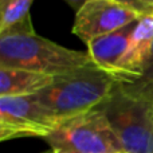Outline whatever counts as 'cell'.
Wrapping results in <instances>:
<instances>
[{
  "mask_svg": "<svg viewBox=\"0 0 153 153\" xmlns=\"http://www.w3.org/2000/svg\"><path fill=\"white\" fill-rule=\"evenodd\" d=\"M94 65L89 53L66 48L35 32L0 35V69L59 76Z\"/></svg>",
  "mask_w": 153,
  "mask_h": 153,
  "instance_id": "1",
  "label": "cell"
},
{
  "mask_svg": "<svg viewBox=\"0 0 153 153\" xmlns=\"http://www.w3.org/2000/svg\"><path fill=\"white\" fill-rule=\"evenodd\" d=\"M114 74L95 65L55 76L54 82L36 97L61 121L97 109L118 86Z\"/></svg>",
  "mask_w": 153,
  "mask_h": 153,
  "instance_id": "2",
  "label": "cell"
},
{
  "mask_svg": "<svg viewBox=\"0 0 153 153\" xmlns=\"http://www.w3.org/2000/svg\"><path fill=\"white\" fill-rule=\"evenodd\" d=\"M126 153H153V103L120 87L98 106Z\"/></svg>",
  "mask_w": 153,
  "mask_h": 153,
  "instance_id": "3",
  "label": "cell"
},
{
  "mask_svg": "<svg viewBox=\"0 0 153 153\" xmlns=\"http://www.w3.org/2000/svg\"><path fill=\"white\" fill-rule=\"evenodd\" d=\"M51 153H121L118 138L100 109L67 118L45 138Z\"/></svg>",
  "mask_w": 153,
  "mask_h": 153,
  "instance_id": "4",
  "label": "cell"
},
{
  "mask_svg": "<svg viewBox=\"0 0 153 153\" xmlns=\"http://www.w3.org/2000/svg\"><path fill=\"white\" fill-rule=\"evenodd\" d=\"M61 120L40 103L36 94L0 97V140L23 137L46 138L55 132Z\"/></svg>",
  "mask_w": 153,
  "mask_h": 153,
  "instance_id": "5",
  "label": "cell"
},
{
  "mask_svg": "<svg viewBox=\"0 0 153 153\" xmlns=\"http://www.w3.org/2000/svg\"><path fill=\"white\" fill-rule=\"evenodd\" d=\"M141 18L114 0H89L76 11L73 34L85 43L114 32Z\"/></svg>",
  "mask_w": 153,
  "mask_h": 153,
  "instance_id": "6",
  "label": "cell"
},
{
  "mask_svg": "<svg viewBox=\"0 0 153 153\" xmlns=\"http://www.w3.org/2000/svg\"><path fill=\"white\" fill-rule=\"evenodd\" d=\"M138 19L117 31L103 35L87 43V48H89L87 53L95 66L111 73L118 78L120 66L129 48Z\"/></svg>",
  "mask_w": 153,
  "mask_h": 153,
  "instance_id": "7",
  "label": "cell"
},
{
  "mask_svg": "<svg viewBox=\"0 0 153 153\" xmlns=\"http://www.w3.org/2000/svg\"><path fill=\"white\" fill-rule=\"evenodd\" d=\"M153 48V15L138 19L129 48L120 66L118 82L126 83L136 79L145 67Z\"/></svg>",
  "mask_w": 153,
  "mask_h": 153,
  "instance_id": "8",
  "label": "cell"
},
{
  "mask_svg": "<svg viewBox=\"0 0 153 153\" xmlns=\"http://www.w3.org/2000/svg\"><path fill=\"white\" fill-rule=\"evenodd\" d=\"M55 76L20 69H0V97L38 94L54 82Z\"/></svg>",
  "mask_w": 153,
  "mask_h": 153,
  "instance_id": "9",
  "label": "cell"
},
{
  "mask_svg": "<svg viewBox=\"0 0 153 153\" xmlns=\"http://www.w3.org/2000/svg\"><path fill=\"white\" fill-rule=\"evenodd\" d=\"M34 0H0V35L34 32L30 7Z\"/></svg>",
  "mask_w": 153,
  "mask_h": 153,
  "instance_id": "10",
  "label": "cell"
},
{
  "mask_svg": "<svg viewBox=\"0 0 153 153\" xmlns=\"http://www.w3.org/2000/svg\"><path fill=\"white\" fill-rule=\"evenodd\" d=\"M118 85L128 94L153 103V48L151 56H149L141 74L133 81Z\"/></svg>",
  "mask_w": 153,
  "mask_h": 153,
  "instance_id": "11",
  "label": "cell"
},
{
  "mask_svg": "<svg viewBox=\"0 0 153 153\" xmlns=\"http://www.w3.org/2000/svg\"><path fill=\"white\" fill-rule=\"evenodd\" d=\"M114 1L132 10L140 16L153 15V0H114Z\"/></svg>",
  "mask_w": 153,
  "mask_h": 153,
  "instance_id": "12",
  "label": "cell"
},
{
  "mask_svg": "<svg viewBox=\"0 0 153 153\" xmlns=\"http://www.w3.org/2000/svg\"><path fill=\"white\" fill-rule=\"evenodd\" d=\"M65 1L69 3V4L71 5V7L74 8L75 11H79L85 4H86L87 1H89V0H65Z\"/></svg>",
  "mask_w": 153,
  "mask_h": 153,
  "instance_id": "13",
  "label": "cell"
},
{
  "mask_svg": "<svg viewBox=\"0 0 153 153\" xmlns=\"http://www.w3.org/2000/svg\"><path fill=\"white\" fill-rule=\"evenodd\" d=\"M121 153H126V152H121Z\"/></svg>",
  "mask_w": 153,
  "mask_h": 153,
  "instance_id": "14",
  "label": "cell"
}]
</instances>
